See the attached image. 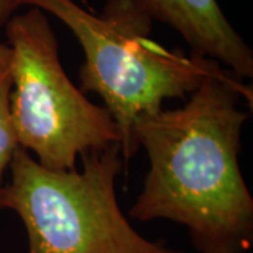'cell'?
<instances>
[{
  "instance_id": "1",
  "label": "cell",
  "mask_w": 253,
  "mask_h": 253,
  "mask_svg": "<svg viewBox=\"0 0 253 253\" xmlns=\"http://www.w3.org/2000/svg\"><path fill=\"white\" fill-rule=\"evenodd\" d=\"M253 90L232 73L211 76L177 109L136 120L134 136L149 169L128 217L184 226L199 253H246L253 197L241 172L242 128Z\"/></svg>"
},
{
  "instance_id": "2",
  "label": "cell",
  "mask_w": 253,
  "mask_h": 253,
  "mask_svg": "<svg viewBox=\"0 0 253 253\" xmlns=\"http://www.w3.org/2000/svg\"><path fill=\"white\" fill-rule=\"evenodd\" d=\"M23 6L54 16L76 37L84 54L81 90L101 97L120 129L124 162L139 149L138 118L163 109L166 100L187 99L207 78L231 73L212 59L155 42L152 20L132 0H109L100 14L75 0H23Z\"/></svg>"
},
{
  "instance_id": "3",
  "label": "cell",
  "mask_w": 253,
  "mask_h": 253,
  "mask_svg": "<svg viewBox=\"0 0 253 253\" xmlns=\"http://www.w3.org/2000/svg\"><path fill=\"white\" fill-rule=\"evenodd\" d=\"M82 168L49 170L18 148L0 183V211L14 212L27 253H184L141 235L121 211L116 183L120 145L81 158Z\"/></svg>"
},
{
  "instance_id": "4",
  "label": "cell",
  "mask_w": 253,
  "mask_h": 253,
  "mask_svg": "<svg viewBox=\"0 0 253 253\" xmlns=\"http://www.w3.org/2000/svg\"><path fill=\"white\" fill-rule=\"evenodd\" d=\"M6 37L20 148L49 170H73L83 155L120 145V129L106 107L91 103L65 72L46 13L27 7L13 14Z\"/></svg>"
},
{
  "instance_id": "5",
  "label": "cell",
  "mask_w": 253,
  "mask_h": 253,
  "mask_svg": "<svg viewBox=\"0 0 253 253\" xmlns=\"http://www.w3.org/2000/svg\"><path fill=\"white\" fill-rule=\"evenodd\" d=\"M152 21L174 30L193 54L212 59L239 79L253 78V51L218 0H132Z\"/></svg>"
},
{
  "instance_id": "6",
  "label": "cell",
  "mask_w": 253,
  "mask_h": 253,
  "mask_svg": "<svg viewBox=\"0 0 253 253\" xmlns=\"http://www.w3.org/2000/svg\"><path fill=\"white\" fill-rule=\"evenodd\" d=\"M11 49L7 42H0V183L4 181L9 165L20 145L11 114Z\"/></svg>"
},
{
  "instance_id": "7",
  "label": "cell",
  "mask_w": 253,
  "mask_h": 253,
  "mask_svg": "<svg viewBox=\"0 0 253 253\" xmlns=\"http://www.w3.org/2000/svg\"><path fill=\"white\" fill-rule=\"evenodd\" d=\"M21 6H23V0H0V26L7 23V20Z\"/></svg>"
}]
</instances>
